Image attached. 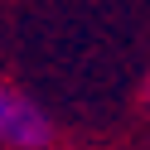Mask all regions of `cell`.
Listing matches in <instances>:
<instances>
[{
  "mask_svg": "<svg viewBox=\"0 0 150 150\" xmlns=\"http://www.w3.org/2000/svg\"><path fill=\"white\" fill-rule=\"evenodd\" d=\"M53 136L44 107H34L24 92L15 87H0V145L10 150H44Z\"/></svg>",
  "mask_w": 150,
  "mask_h": 150,
  "instance_id": "cell-1",
  "label": "cell"
}]
</instances>
